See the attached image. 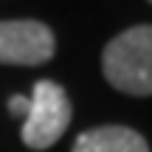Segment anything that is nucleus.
<instances>
[{"label":"nucleus","instance_id":"obj_3","mask_svg":"<svg viewBox=\"0 0 152 152\" xmlns=\"http://www.w3.org/2000/svg\"><path fill=\"white\" fill-rule=\"evenodd\" d=\"M56 39L45 23L0 20V65H42L54 56Z\"/></svg>","mask_w":152,"mask_h":152},{"label":"nucleus","instance_id":"obj_4","mask_svg":"<svg viewBox=\"0 0 152 152\" xmlns=\"http://www.w3.org/2000/svg\"><path fill=\"white\" fill-rule=\"evenodd\" d=\"M71 152H149V144L141 132L121 124H104L85 130L73 141Z\"/></svg>","mask_w":152,"mask_h":152},{"label":"nucleus","instance_id":"obj_2","mask_svg":"<svg viewBox=\"0 0 152 152\" xmlns=\"http://www.w3.org/2000/svg\"><path fill=\"white\" fill-rule=\"evenodd\" d=\"M28 99L31 104H28V115L23 121L20 138L31 149H48L65 135L68 124H71L73 110L68 102V93L56 82L39 79Z\"/></svg>","mask_w":152,"mask_h":152},{"label":"nucleus","instance_id":"obj_6","mask_svg":"<svg viewBox=\"0 0 152 152\" xmlns=\"http://www.w3.org/2000/svg\"><path fill=\"white\" fill-rule=\"evenodd\" d=\"M149 3H152V0H149Z\"/></svg>","mask_w":152,"mask_h":152},{"label":"nucleus","instance_id":"obj_1","mask_svg":"<svg viewBox=\"0 0 152 152\" xmlns=\"http://www.w3.org/2000/svg\"><path fill=\"white\" fill-rule=\"evenodd\" d=\"M104 79L127 96H152V26H132L102 54Z\"/></svg>","mask_w":152,"mask_h":152},{"label":"nucleus","instance_id":"obj_5","mask_svg":"<svg viewBox=\"0 0 152 152\" xmlns=\"http://www.w3.org/2000/svg\"><path fill=\"white\" fill-rule=\"evenodd\" d=\"M28 104H31V99L23 96V93H17V96L9 99V113H11V115H23V118H26V115H28Z\"/></svg>","mask_w":152,"mask_h":152}]
</instances>
